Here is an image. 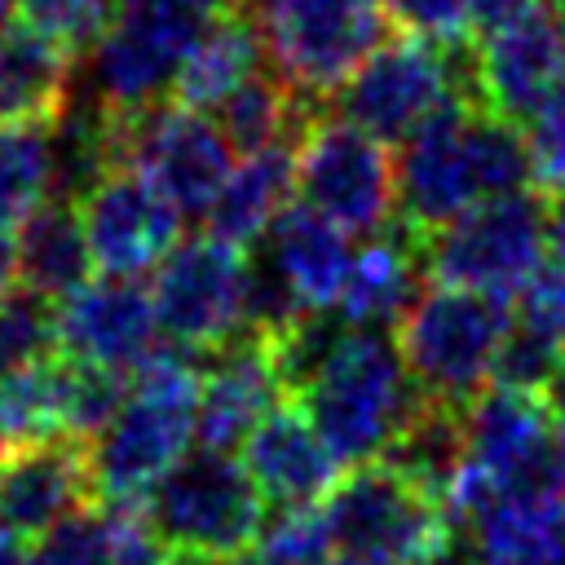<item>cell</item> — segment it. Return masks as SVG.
<instances>
[{
    "mask_svg": "<svg viewBox=\"0 0 565 565\" xmlns=\"http://www.w3.org/2000/svg\"><path fill=\"white\" fill-rule=\"evenodd\" d=\"M18 260H22V269H18L22 282L53 300H62L79 282H88L93 247H88L79 203L49 194L18 230Z\"/></svg>",
    "mask_w": 565,
    "mask_h": 565,
    "instance_id": "d4e9b609",
    "label": "cell"
},
{
    "mask_svg": "<svg viewBox=\"0 0 565 565\" xmlns=\"http://www.w3.org/2000/svg\"><path fill=\"white\" fill-rule=\"evenodd\" d=\"M75 57L35 26L0 22V119L57 124L71 102Z\"/></svg>",
    "mask_w": 565,
    "mask_h": 565,
    "instance_id": "cb8c5ba5",
    "label": "cell"
},
{
    "mask_svg": "<svg viewBox=\"0 0 565 565\" xmlns=\"http://www.w3.org/2000/svg\"><path fill=\"white\" fill-rule=\"evenodd\" d=\"M150 530L168 547H207L238 556L269 521V499L230 450L199 446L181 455L141 499Z\"/></svg>",
    "mask_w": 565,
    "mask_h": 565,
    "instance_id": "9c48e42d",
    "label": "cell"
},
{
    "mask_svg": "<svg viewBox=\"0 0 565 565\" xmlns=\"http://www.w3.org/2000/svg\"><path fill=\"white\" fill-rule=\"evenodd\" d=\"M216 9V0H115L88 53V93L119 115L163 102Z\"/></svg>",
    "mask_w": 565,
    "mask_h": 565,
    "instance_id": "52a82bcc",
    "label": "cell"
},
{
    "mask_svg": "<svg viewBox=\"0 0 565 565\" xmlns=\"http://www.w3.org/2000/svg\"><path fill=\"white\" fill-rule=\"evenodd\" d=\"M565 375V340L543 331V327H530L512 313V327L494 353V371L490 380L499 388H516V393H530V397H547Z\"/></svg>",
    "mask_w": 565,
    "mask_h": 565,
    "instance_id": "4dcf8cb0",
    "label": "cell"
},
{
    "mask_svg": "<svg viewBox=\"0 0 565 565\" xmlns=\"http://www.w3.org/2000/svg\"><path fill=\"white\" fill-rule=\"evenodd\" d=\"M424 397L384 327H349L291 402H300L327 450L358 468L388 450Z\"/></svg>",
    "mask_w": 565,
    "mask_h": 565,
    "instance_id": "3957f363",
    "label": "cell"
},
{
    "mask_svg": "<svg viewBox=\"0 0 565 565\" xmlns=\"http://www.w3.org/2000/svg\"><path fill=\"white\" fill-rule=\"evenodd\" d=\"M380 459L446 503L450 486L468 459V406L424 397L419 411L402 424V433L388 441V450Z\"/></svg>",
    "mask_w": 565,
    "mask_h": 565,
    "instance_id": "4316f807",
    "label": "cell"
},
{
    "mask_svg": "<svg viewBox=\"0 0 565 565\" xmlns=\"http://www.w3.org/2000/svg\"><path fill=\"white\" fill-rule=\"evenodd\" d=\"M260 243L274 252L278 269L287 274V282L296 287V296L309 309L340 305L353 252H349L344 230L335 221H327L309 203H291V207L278 212V221L269 225V234Z\"/></svg>",
    "mask_w": 565,
    "mask_h": 565,
    "instance_id": "603a6c76",
    "label": "cell"
},
{
    "mask_svg": "<svg viewBox=\"0 0 565 565\" xmlns=\"http://www.w3.org/2000/svg\"><path fill=\"white\" fill-rule=\"evenodd\" d=\"M243 463L274 508H309L340 481V459L327 450L300 402L282 397L243 441Z\"/></svg>",
    "mask_w": 565,
    "mask_h": 565,
    "instance_id": "d6986e66",
    "label": "cell"
},
{
    "mask_svg": "<svg viewBox=\"0 0 565 565\" xmlns=\"http://www.w3.org/2000/svg\"><path fill=\"white\" fill-rule=\"evenodd\" d=\"M424 238L411 234L397 216L371 234V243L353 256L344 291L335 313L349 327H397V318L411 309V300L419 296V278H424Z\"/></svg>",
    "mask_w": 565,
    "mask_h": 565,
    "instance_id": "ffe728a7",
    "label": "cell"
},
{
    "mask_svg": "<svg viewBox=\"0 0 565 565\" xmlns=\"http://www.w3.org/2000/svg\"><path fill=\"white\" fill-rule=\"evenodd\" d=\"M115 13V0H18V18L62 44L71 57H88L102 40L106 22Z\"/></svg>",
    "mask_w": 565,
    "mask_h": 565,
    "instance_id": "836d02e7",
    "label": "cell"
},
{
    "mask_svg": "<svg viewBox=\"0 0 565 565\" xmlns=\"http://www.w3.org/2000/svg\"><path fill=\"white\" fill-rule=\"evenodd\" d=\"M481 102L525 124L565 84V13L556 0H534L512 22L477 44Z\"/></svg>",
    "mask_w": 565,
    "mask_h": 565,
    "instance_id": "9a60e30c",
    "label": "cell"
},
{
    "mask_svg": "<svg viewBox=\"0 0 565 565\" xmlns=\"http://www.w3.org/2000/svg\"><path fill=\"white\" fill-rule=\"evenodd\" d=\"M512 327L508 296L437 282L397 318V349L428 397L468 406L494 371V353Z\"/></svg>",
    "mask_w": 565,
    "mask_h": 565,
    "instance_id": "5b68a950",
    "label": "cell"
},
{
    "mask_svg": "<svg viewBox=\"0 0 565 565\" xmlns=\"http://www.w3.org/2000/svg\"><path fill=\"white\" fill-rule=\"evenodd\" d=\"M216 4H234V0H216Z\"/></svg>",
    "mask_w": 565,
    "mask_h": 565,
    "instance_id": "c3c4849f",
    "label": "cell"
},
{
    "mask_svg": "<svg viewBox=\"0 0 565 565\" xmlns=\"http://www.w3.org/2000/svg\"><path fill=\"white\" fill-rule=\"evenodd\" d=\"M296 194L344 234H380L397 203V163L384 141L327 110L296 141Z\"/></svg>",
    "mask_w": 565,
    "mask_h": 565,
    "instance_id": "7c38bea8",
    "label": "cell"
},
{
    "mask_svg": "<svg viewBox=\"0 0 565 565\" xmlns=\"http://www.w3.org/2000/svg\"><path fill=\"white\" fill-rule=\"evenodd\" d=\"M163 565H234V556H221V552H207V547H168Z\"/></svg>",
    "mask_w": 565,
    "mask_h": 565,
    "instance_id": "7bdbcfd3",
    "label": "cell"
},
{
    "mask_svg": "<svg viewBox=\"0 0 565 565\" xmlns=\"http://www.w3.org/2000/svg\"><path fill=\"white\" fill-rule=\"evenodd\" d=\"M331 102L340 119L358 124L362 132L380 141H406L450 102L486 106L477 79V40L437 44L402 31L371 49Z\"/></svg>",
    "mask_w": 565,
    "mask_h": 565,
    "instance_id": "277c9868",
    "label": "cell"
},
{
    "mask_svg": "<svg viewBox=\"0 0 565 565\" xmlns=\"http://www.w3.org/2000/svg\"><path fill=\"white\" fill-rule=\"evenodd\" d=\"M521 322L530 327H543L552 335L565 340V260H543L516 291V309H512Z\"/></svg>",
    "mask_w": 565,
    "mask_h": 565,
    "instance_id": "74e56055",
    "label": "cell"
},
{
    "mask_svg": "<svg viewBox=\"0 0 565 565\" xmlns=\"http://www.w3.org/2000/svg\"><path fill=\"white\" fill-rule=\"evenodd\" d=\"M406 565H486L477 539L463 525H450L433 547H424L419 556H411Z\"/></svg>",
    "mask_w": 565,
    "mask_h": 565,
    "instance_id": "f35d334b",
    "label": "cell"
},
{
    "mask_svg": "<svg viewBox=\"0 0 565 565\" xmlns=\"http://www.w3.org/2000/svg\"><path fill=\"white\" fill-rule=\"evenodd\" d=\"M97 503L88 441L49 437L4 446L0 455V521L18 539H40L57 521Z\"/></svg>",
    "mask_w": 565,
    "mask_h": 565,
    "instance_id": "e0dca14e",
    "label": "cell"
},
{
    "mask_svg": "<svg viewBox=\"0 0 565 565\" xmlns=\"http://www.w3.org/2000/svg\"><path fill=\"white\" fill-rule=\"evenodd\" d=\"M388 22L406 35L437 40V44H459L472 40V9L468 0H380Z\"/></svg>",
    "mask_w": 565,
    "mask_h": 565,
    "instance_id": "d590c367",
    "label": "cell"
},
{
    "mask_svg": "<svg viewBox=\"0 0 565 565\" xmlns=\"http://www.w3.org/2000/svg\"><path fill=\"white\" fill-rule=\"evenodd\" d=\"M547 415H552V428H556V437L565 441V375H561V384L547 393Z\"/></svg>",
    "mask_w": 565,
    "mask_h": 565,
    "instance_id": "ee69618b",
    "label": "cell"
},
{
    "mask_svg": "<svg viewBox=\"0 0 565 565\" xmlns=\"http://www.w3.org/2000/svg\"><path fill=\"white\" fill-rule=\"evenodd\" d=\"M468 530L486 565H556L565 561V490L494 499Z\"/></svg>",
    "mask_w": 565,
    "mask_h": 565,
    "instance_id": "484cf974",
    "label": "cell"
},
{
    "mask_svg": "<svg viewBox=\"0 0 565 565\" xmlns=\"http://www.w3.org/2000/svg\"><path fill=\"white\" fill-rule=\"evenodd\" d=\"M287 397L274 344L256 331H238L221 349L203 353L194 437L212 450H234L247 433Z\"/></svg>",
    "mask_w": 565,
    "mask_h": 565,
    "instance_id": "ac0fdd59",
    "label": "cell"
},
{
    "mask_svg": "<svg viewBox=\"0 0 565 565\" xmlns=\"http://www.w3.org/2000/svg\"><path fill=\"white\" fill-rule=\"evenodd\" d=\"M561 13H565V9H561Z\"/></svg>",
    "mask_w": 565,
    "mask_h": 565,
    "instance_id": "f907efd6",
    "label": "cell"
},
{
    "mask_svg": "<svg viewBox=\"0 0 565 565\" xmlns=\"http://www.w3.org/2000/svg\"><path fill=\"white\" fill-rule=\"evenodd\" d=\"M260 57H265V40L256 22L238 4H221L203 26V35L194 40V49L185 53L168 97L190 110H216L238 84H247L260 71Z\"/></svg>",
    "mask_w": 565,
    "mask_h": 565,
    "instance_id": "44dd1931",
    "label": "cell"
},
{
    "mask_svg": "<svg viewBox=\"0 0 565 565\" xmlns=\"http://www.w3.org/2000/svg\"><path fill=\"white\" fill-rule=\"evenodd\" d=\"M154 296L128 274H102L57 300V349L75 362L137 371L154 353Z\"/></svg>",
    "mask_w": 565,
    "mask_h": 565,
    "instance_id": "2e32d148",
    "label": "cell"
},
{
    "mask_svg": "<svg viewBox=\"0 0 565 565\" xmlns=\"http://www.w3.org/2000/svg\"><path fill=\"white\" fill-rule=\"evenodd\" d=\"M13 4H18V0H0V22H4L9 13H13Z\"/></svg>",
    "mask_w": 565,
    "mask_h": 565,
    "instance_id": "7dc6e473",
    "label": "cell"
},
{
    "mask_svg": "<svg viewBox=\"0 0 565 565\" xmlns=\"http://www.w3.org/2000/svg\"><path fill=\"white\" fill-rule=\"evenodd\" d=\"M243 247L216 234H194L177 243L159 260L150 287L159 331L194 353H212L225 340H234L243 331Z\"/></svg>",
    "mask_w": 565,
    "mask_h": 565,
    "instance_id": "4fadbf2b",
    "label": "cell"
},
{
    "mask_svg": "<svg viewBox=\"0 0 565 565\" xmlns=\"http://www.w3.org/2000/svg\"><path fill=\"white\" fill-rule=\"evenodd\" d=\"M22 539L13 530H0V565H22Z\"/></svg>",
    "mask_w": 565,
    "mask_h": 565,
    "instance_id": "f6af8a7d",
    "label": "cell"
},
{
    "mask_svg": "<svg viewBox=\"0 0 565 565\" xmlns=\"http://www.w3.org/2000/svg\"><path fill=\"white\" fill-rule=\"evenodd\" d=\"M79 216L102 274L137 278L159 269V260L181 243V212L137 168H110L97 177L79 199Z\"/></svg>",
    "mask_w": 565,
    "mask_h": 565,
    "instance_id": "5bb4252c",
    "label": "cell"
},
{
    "mask_svg": "<svg viewBox=\"0 0 565 565\" xmlns=\"http://www.w3.org/2000/svg\"><path fill=\"white\" fill-rule=\"evenodd\" d=\"M57 349V300L35 287H9L0 296V375L44 362Z\"/></svg>",
    "mask_w": 565,
    "mask_h": 565,
    "instance_id": "f546056e",
    "label": "cell"
},
{
    "mask_svg": "<svg viewBox=\"0 0 565 565\" xmlns=\"http://www.w3.org/2000/svg\"><path fill=\"white\" fill-rule=\"evenodd\" d=\"M53 190V124L0 119V221H26Z\"/></svg>",
    "mask_w": 565,
    "mask_h": 565,
    "instance_id": "f1b7e54d",
    "label": "cell"
},
{
    "mask_svg": "<svg viewBox=\"0 0 565 565\" xmlns=\"http://www.w3.org/2000/svg\"><path fill=\"white\" fill-rule=\"evenodd\" d=\"M110 141L115 168H137L141 177H150L168 194V203L190 221L207 216L234 168V146L225 141L216 119L172 97L132 115L110 110Z\"/></svg>",
    "mask_w": 565,
    "mask_h": 565,
    "instance_id": "30bf717a",
    "label": "cell"
},
{
    "mask_svg": "<svg viewBox=\"0 0 565 565\" xmlns=\"http://www.w3.org/2000/svg\"><path fill=\"white\" fill-rule=\"evenodd\" d=\"M203 353L154 344L132 371V388L115 419L88 441L97 503H141L194 437Z\"/></svg>",
    "mask_w": 565,
    "mask_h": 565,
    "instance_id": "7a4b0ae2",
    "label": "cell"
},
{
    "mask_svg": "<svg viewBox=\"0 0 565 565\" xmlns=\"http://www.w3.org/2000/svg\"><path fill=\"white\" fill-rule=\"evenodd\" d=\"M331 547V530L318 503L309 508H278L274 521L234 556V565H322Z\"/></svg>",
    "mask_w": 565,
    "mask_h": 565,
    "instance_id": "1f68e13d",
    "label": "cell"
},
{
    "mask_svg": "<svg viewBox=\"0 0 565 565\" xmlns=\"http://www.w3.org/2000/svg\"><path fill=\"white\" fill-rule=\"evenodd\" d=\"M534 185L525 128L490 106L450 102L402 141L397 221L428 238L472 203Z\"/></svg>",
    "mask_w": 565,
    "mask_h": 565,
    "instance_id": "6da1fadb",
    "label": "cell"
},
{
    "mask_svg": "<svg viewBox=\"0 0 565 565\" xmlns=\"http://www.w3.org/2000/svg\"><path fill=\"white\" fill-rule=\"evenodd\" d=\"M556 565H565V561H556Z\"/></svg>",
    "mask_w": 565,
    "mask_h": 565,
    "instance_id": "681fc988",
    "label": "cell"
},
{
    "mask_svg": "<svg viewBox=\"0 0 565 565\" xmlns=\"http://www.w3.org/2000/svg\"><path fill=\"white\" fill-rule=\"evenodd\" d=\"M547 194V238H552V252L565 260V181H556Z\"/></svg>",
    "mask_w": 565,
    "mask_h": 565,
    "instance_id": "60d3db41",
    "label": "cell"
},
{
    "mask_svg": "<svg viewBox=\"0 0 565 565\" xmlns=\"http://www.w3.org/2000/svg\"><path fill=\"white\" fill-rule=\"evenodd\" d=\"M291 194H296V146L278 141L252 150L243 154L238 168H230L216 203L207 207V234L234 247H252L269 234L278 212L291 203Z\"/></svg>",
    "mask_w": 565,
    "mask_h": 565,
    "instance_id": "7402d4cb",
    "label": "cell"
},
{
    "mask_svg": "<svg viewBox=\"0 0 565 565\" xmlns=\"http://www.w3.org/2000/svg\"><path fill=\"white\" fill-rule=\"evenodd\" d=\"M18 269H22V260H18V234L0 221V296L22 278Z\"/></svg>",
    "mask_w": 565,
    "mask_h": 565,
    "instance_id": "b9f144b4",
    "label": "cell"
},
{
    "mask_svg": "<svg viewBox=\"0 0 565 565\" xmlns=\"http://www.w3.org/2000/svg\"><path fill=\"white\" fill-rule=\"evenodd\" d=\"M313 309L296 296V287L287 282V274L278 269L269 247L247 256V274H243V331H256L265 340H282Z\"/></svg>",
    "mask_w": 565,
    "mask_h": 565,
    "instance_id": "d6a6232c",
    "label": "cell"
},
{
    "mask_svg": "<svg viewBox=\"0 0 565 565\" xmlns=\"http://www.w3.org/2000/svg\"><path fill=\"white\" fill-rule=\"evenodd\" d=\"M322 565H366V561H353V556H335V561H322Z\"/></svg>",
    "mask_w": 565,
    "mask_h": 565,
    "instance_id": "bcb514c9",
    "label": "cell"
},
{
    "mask_svg": "<svg viewBox=\"0 0 565 565\" xmlns=\"http://www.w3.org/2000/svg\"><path fill=\"white\" fill-rule=\"evenodd\" d=\"M547 194L521 185L490 194L424 238V269L433 282L516 296L547 260Z\"/></svg>",
    "mask_w": 565,
    "mask_h": 565,
    "instance_id": "ba28073f",
    "label": "cell"
},
{
    "mask_svg": "<svg viewBox=\"0 0 565 565\" xmlns=\"http://www.w3.org/2000/svg\"><path fill=\"white\" fill-rule=\"evenodd\" d=\"M331 547L366 565H406L433 547L455 521L441 499L419 490L393 463L371 459L331 486L322 499Z\"/></svg>",
    "mask_w": 565,
    "mask_h": 565,
    "instance_id": "8fae6325",
    "label": "cell"
},
{
    "mask_svg": "<svg viewBox=\"0 0 565 565\" xmlns=\"http://www.w3.org/2000/svg\"><path fill=\"white\" fill-rule=\"evenodd\" d=\"M525 146H530V168L539 190H552L556 181H565V84L525 119Z\"/></svg>",
    "mask_w": 565,
    "mask_h": 565,
    "instance_id": "8d00e7d4",
    "label": "cell"
},
{
    "mask_svg": "<svg viewBox=\"0 0 565 565\" xmlns=\"http://www.w3.org/2000/svg\"><path fill=\"white\" fill-rule=\"evenodd\" d=\"M530 4H534V0H468V9H472V31L486 35V31L503 26V22H512L516 13H525Z\"/></svg>",
    "mask_w": 565,
    "mask_h": 565,
    "instance_id": "ab89813d",
    "label": "cell"
},
{
    "mask_svg": "<svg viewBox=\"0 0 565 565\" xmlns=\"http://www.w3.org/2000/svg\"><path fill=\"white\" fill-rule=\"evenodd\" d=\"M66 402H71V358L53 353L22 371L0 375V441L26 446L66 433Z\"/></svg>",
    "mask_w": 565,
    "mask_h": 565,
    "instance_id": "83f0119b",
    "label": "cell"
},
{
    "mask_svg": "<svg viewBox=\"0 0 565 565\" xmlns=\"http://www.w3.org/2000/svg\"><path fill=\"white\" fill-rule=\"evenodd\" d=\"M22 565H115L106 508L93 503V508L71 512L66 521H57L49 534L35 539V547Z\"/></svg>",
    "mask_w": 565,
    "mask_h": 565,
    "instance_id": "e575fe53",
    "label": "cell"
},
{
    "mask_svg": "<svg viewBox=\"0 0 565 565\" xmlns=\"http://www.w3.org/2000/svg\"><path fill=\"white\" fill-rule=\"evenodd\" d=\"M260 31L274 75L313 102H331L335 88L362 66L371 49L388 40V13L380 0H234Z\"/></svg>",
    "mask_w": 565,
    "mask_h": 565,
    "instance_id": "8992f818",
    "label": "cell"
}]
</instances>
